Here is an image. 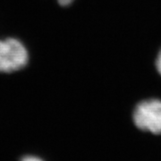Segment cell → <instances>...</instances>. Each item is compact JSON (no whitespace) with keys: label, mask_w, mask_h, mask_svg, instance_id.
I'll return each mask as SVG.
<instances>
[{"label":"cell","mask_w":161,"mask_h":161,"mask_svg":"<svg viewBox=\"0 0 161 161\" xmlns=\"http://www.w3.org/2000/svg\"><path fill=\"white\" fill-rule=\"evenodd\" d=\"M31 62V52L26 43L16 36L0 37V75L22 72Z\"/></svg>","instance_id":"6da1fadb"},{"label":"cell","mask_w":161,"mask_h":161,"mask_svg":"<svg viewBox=\"0 0 161 161\" xmlns=\"http://www.w3.org/2000/svg\"><path fill=\"white\" fill-rule=\"evenodd\" d=\"M132 122L142 132L161 134V98H148L140 100L132 110Z\"/></svg>","instance_id":"7a4b0ae2"},{"label":"cell","mask_w":161,"mask_h":161,"mask_svg":"<svg viewBox=\"0 0 161 161\" xmlns=\"http://www.w3.org/2000/svg\"><path fill=\"white\" fill-rule=\"evenodd\" d=\"M154 67H155L157 74L161 77V47L158 50L154 58Z\"/></svg>","instance_id":"3957f363"},{"label":"cell","mask_w":161,"mask_h":161,"mask_svg":"<svg viewBox=\"0 0 161 161\" xmlns=\"http://www.w3.org/2000/svg\"><path fill=\"white\" fill-rule=\"evenodd\" d=\"M59 6L61 7H69L71 6L76 0H56Z\"/></svg>","instance_id":"277c9868"},{"label":"cell","mask_w":161,"mask_h":161,"mask_svg":"<svg viewBox=\"0 0 161 161\" xmlns=\"http://www.w3.org/2000/svg\"><path fill=\"white\" fill-rule=\"evenodd\" d=\"M21 161H43V160H42V159H40V158H37V157H34V156H27V157H24Z\"/></svg>","instance_id":"5b68a950"}]
</instances>
